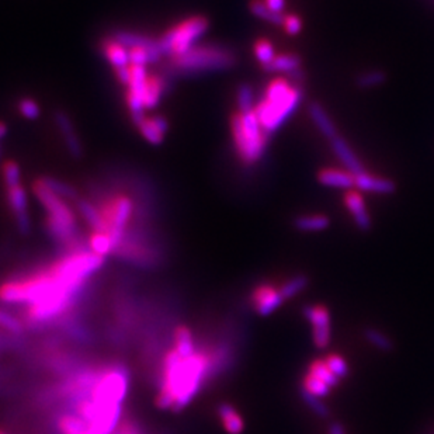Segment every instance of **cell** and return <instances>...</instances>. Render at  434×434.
<instances>
[{"label":"cell","mask_w":434,"mask_h":434,"mask_svg":"<svg viewBox=\"0 0 434 434\" xmlns=\"http://www.w3.org/2000/svg\"><path fill=\"white\" fill-rule=\"evenodd\" d=\"M308 113L311 120L314 121V124L325 138L332 141L334 138L338 137V128L321 103L318 101L309 103Z\"/></svg>","instance_id":"5bb4252c"},{"label":"cell","mask_w":434,"mask_h":434,"mask_svg":"<svg viewBox=\"0 0 434 434\" xmlns=\"http://www.w3.org/2000/svg\"><path fill=\"white\" fill-rule=\"evenodd\" d=\"M344 204L350 211L357 228L363 232H368L373 224L363 195L356 190H348L344 195Z\"/></svg>","instance_id":"30bf717a"},{"label":"cell","mask_w":434,"mask_h":434,"mask_svg":"<svg viewBox=\"0 0 434 434\" xmlns=\"http://www.w3.org/2000/svg\"><path fill=\"white\" fill-rule=\"evenodd\" d=\"M113 40H115L120 46L125 47L127 49L137 48L143 47L148 49H159L157 40H153L150 37H145L141 34L135 33H128V31H120L113 36Z\"/></svg>","instance_id":"44dd1931"},{"label":"cell","mask_w":434,"mask_h":434,"mask_svg":"<svg viewBox=\"0 0 434 434\" xmlns=\"http://www.w3.org/2000/svg\"><path fill=\"white\" fill-rule=\"evenodd\" d=\"M227 358L222 347L215 350L197 348L192 356L182 357L173 347L160 361L156 405L175 412L186 408L201 391L202 384L219 371Z\"/></svg>","instance_id":"6da1fadb"},{"label":"cell","mask_w":434,"mask_h":434,"mask_svg":"<svg viewBox=\"0 0 434 434\" xmlns=\"http://www.w3.org/2000/svg\"><path fill=\"white\" fill-rule=\"evenodd\" d=\"M249 9H250V13L260 19V20H264V21H269L270 24H274V26H283L284 24V19L286 16L281 14V13H274L272 11L266 4L264 1L262 0H252L249 3Z\"/></svg>","instance_id":"cb8c5ba5"},{"label":"cell","mask_w":434,"mask_h":434,"mask_svg":"<svg viewBox=\"0 0 434 434\" xmlns=\"http://www.w3.org/2000/svg\"><path fill=\"white\" fill-rule=\"evenodd\" d=\"M325 363H326L328 368L334 373V376L338 377L339 380L348 376V366H347V363L344 361V358H341L340 356L332 354V356H329V357L326 358Z\"/></svg>","instance_id":"74e56055"},{"label":"cell","mask_w":434,"mask_h":434,"mask_svg":"<svg viewBox=\"0 0 434 434\" xmlns=\"http://www.w3.org/2000/svg\"><path fill=\"white\" fill-rule=\"evenodd\" d=\"M7 134V127H6V124L4 123H1L0 121V140L4 137Z\"/></svg>","instance_id":"bcb514c9"},{"label":"cell","mask_w":434,"mask_h":434,"mask_svg":"<svg viewBox=\"0 0 434 434\" xmlns=\"http://www.w3.org/2000/svg\"><path fill=\"white\" fill-rule=\"evenodd\" d=\"M304 389H306L308 392L314 393L315 396L318 398H322V396H328L331 393V386H326L324 381L318 380L316 377L308 374L305 377V381H304Z\"/></svg>","instance_id":"8d00e7d4"},{"label":"cell","mask_w":434,"mask_h":434,"mask_svg":"<svg viewBox=\"0 0 434 434\" xmlns=\"http://www.w3.org/2000/svg\"><path fill=\"white\" fill-rule=\"evenodd\" d=\"M0 434H6V433H4V432H3V430H0Z\"/></svg>","instance_id":"7dc6e473"},{"label":"cell","mask_w":434,"mask_h":434,"mask_svg":"<svg viewBox=\"0 0 434 434\" xmlns=\"http://www.w3.org/2000/svg\"><path fill=\"white\" fill-rule=\"evenodd\" d=\"M33 190L48 214L46 228L49 237L62 244L66 252L88 249L79 238L76 217L71 207L61 197L52 193L43 179L36 180Z\"/></svg>","instance_id":"7a4b0ae2"},{"label":"cell","mask_w":434,"mask_h":434,"mask_svg":"<svg viewBox=\"0 0 434 434\" xmlns=\"http://www.w3.org/2000/svg\"><path fill=\"white\" fill-rule=\"evenodd\" d=\"M173 348L182 356L189 357L197 350L193 332L186 325H177L173 331Z\"/></svg>","instance_id":"e0dca14e"},{"label":"cell","mask_w":434,"mask_h":434,"mask_svg":"<svg viewBox=\"0 0 434 434\" xmlns=\"http://www.w3.org/2000/svg\"><path fill=\"white\" fill-rule=\"evenodd\" d=\"M218 418L224 426V429L229 434H242L244 429V423L241 415L231 403H221L217 409Z\"/></svg>","instance_id":"d6986e66"},{"label":"cell","mask_w":434,"mask_h":434,"mask_svg":"<svg viewBox=\"0 0 434 434\" xmlns=\"http://www.w3.org/2000/svg\"><path fill=\"white\" fill-rule=\"evenodd\" d=\"M254 55H256V59L260 62V65H267L270 63L277 55L274 52V47L273 44L269 41V40H257L254 43Z\"/></svg>","instance_id":"836d02e7"},{"label":"cell","mask_w":434,"mask_h":434,"mask_svg":"<svg viewBox=\"0 0 434 434\" xmlns=\"http://www.w3.org/2000/svg\"><path fill=\"white\" fill-rule=\"evenodd\" d=\"M264 4L274 13H281L286 9V0H264Z\"/></svg>","instance_id":"b9f144b4"},{"label":"cell","mask_w":434,"mask_h":434,"mask_svg":"<svg viewBox=\"0 0 434 434\" xmlns=\"http://www.w3.org/2000/svg\"><path fill=\"white\" fill-rule=\"evenodd\" d=\"M283 302L284 298L281 292L269 286H260L252 292L253 308L260 316L272 315L277 308L281 306Z\"/></svg>","instance_id":"9c48e42d"},{"label":"cell","mask_w":434,"mask_h":434,"mask_svg":"<svg viewBox=\"0 0 434 434\" xmlns=\"http://www.w3.org/2000/svg\"><path fill=\"white\" fill-rule=\"evenodd\" d=\"M302 98L301 86H291L289 79H274L254 108L263 130L267 134L277 131L295 113Z\"/></svg>","instance_id":"3957f363"},{"label":"cell","mask_w":434,"mask_h":434,"mask_svg":"<svg viewBox=\"0 0 434 434\" xmlns=\"http://www.w3.org/2000/svg\"><path fill=\"white\" fill-rule=\"evenodd\" d=\"M331 146L334 153L338 156L340 163L346 167V172L351 173L354 177L358 175L366 173V169L363 166V163L360 162V159L356 156L354 150L350 148V145L347 144L341 137H336L331 141Z\"/></svg>","instance_id":"7c38bea8"},{"label":"cell","mask_w":434,"mask_h":434,"mask_svg":"<svg viewBox=\"0 0 434 434\" xmlns=\"http://www.w3.org/2000/svg\"><path fill=\"white\" fill-rule=\"evenodd\" d=\"M138 130L149 144L160 145L165 140V134L159 130L153 117L152 118H145L144 121L138 125Z\"/></svg>","instance_id":"83f0119b"},{"label":"cell","mask_w":434,"mask_h":434,"mask_svg":"<svg viewBox=\"0 0 434 434\" xmlns=\"http://www.w3.org/2000/svg\"><path fill=\"white\" fill-rule=\"evenodd\" d=\"M19 110L20 113L27 118V120H36L40 115V107L33 98H23L19 103Z\"/></svg>","instance_id":"f35d334b"},{"label":"cell","mask_w":434,"mask_h":434,"mask_svg":"<svg viewBox=\"0 0 434 434\" xmlns=\"http://www.w3.org/2000/svg\"><path fill=\"white\" fill-rule=\"evenodd\" d=\"M0 328L13 335H21L24 331V325L21 319L10 315L7 311L0 308Z\"/></svg>","instance_id":"e575fe53"},{"label":"cell","mask_w":434,"mask_h":434,"mask_svg":"<svg viewBox=\"0 0 434 434\" xmlns=\"http://www.w3.org/2000/svg\"><path fill=\"white\" fill-rule=\"evenodd\" d=\"M89 249L104 257L114 252V246L110 237L107 234H98V232H93L92 237L89 238Z\"/></svg>","instance_id":"f546056e"},{"label":"cell","mask_w":434,"mask_h":434,"mask_svg":"<svg viewBox=\"0 0 434 434\" xmlns=\"http://www.w3.org/2000/svg\"><path fill=\"white\" fill-rule=\"evenodd\" d=\"M232 137L235 143V149L244 165H253L262 159L264 155L269 135L254 111L250 113H237L231 117Z\"/></svg>","instance_id":"5b68a950"},{"label":"cell","mask_w":434,"mask_h":434,"mask_svg":"<svg viewBox=\"0 0 434 434\" xmlns=\"http://www.w3.org/2000/svg\"><path fill=\"white\" fill-rule=\"evenodd\" d=\"M210 29V21L204 16H194L176 24L165 36L157 40L162 55H169L170 58L186 53L193 48L195 43L207 33Z\"/></svg>","instance_id":"8992f818"},{"label":"cell","mask_w":434,"mask_h":434,"mask_svg":"<svg viewBox=\"0 0 434 434\" xmlns=\"http://www.w3.org/2000/svg\"><path fill=\"white\" fill-rule=\"evenodd\" d=\"M364 336L367 339L368 343H371L377 350L389 353L393 348V341L386 336L384 332L374 329V328H368L364 331Z\"/></svg>","instance_id":"f1b7e54d"},{"label":"cell","mask_w":434,"mask_h":434,"mask_svg":"<svg viewBox=\"0 0 434 434\" xmlns=\"http://www.w3.org/2000/svg\"><path fill=\"white\" fill-rule=\"evenodd\" d=\"M53 118H55V123H56V127H58L59 133L62 134V138L66 144L69 153L75 159L82 157V155H83L82 143H81L78 134L75 133V128H73V124H72V120L69 118V115L63 111H56Z\"/></svg>","instance_id":"8fae6325"},{"label":"cell","mask_w":434,"mask_h":434,"mask_svg":"<svg viewBox=\"0 0 434 434\" xmlns=\"http://www.w3.org/2000/svg\"><path fill=\"white\" fill-rule=\"evenodd\" d=\"M302 59L296 53H284V55H277L270 63L263 65L262 69L267 73H286L289 75L294 69L301 68Z\"/></svg>","instance_id":"ffe728a7"},{"label":"cell","mask_w":434,"mask_h":434,"mask_svg":"<svg viewBox=\"0 0 434 434\" xmlns=\"http://www.w3.org/2000/svg\"><path fill=\"white\" fill-rule=\"evenodd\" d=\"M386 78L388 76H386L384 71H380V69L368 71V72H364V73H361L356 78V86L358 89H363V91L378 88V86L386 83Z\"/></svg>","instance_id":"d4e9b609"},{"label":"cell","mask_w":434,"mask_h":434,"mask_svg":"<svg viewBox=\"0 0 434 434\" xmlns=\"http://www.w3.org/2000/svg\"><path fill=\"white\" fill-rule=\"evenodd\" d=\"M292 225L301 232H321L329 228L331 219L326 215H299Z\"/></svg>","instance_id":"603a6c76"},{"label":"cell","mask_w":434,"mask_h":434,"mask_svg":"<svg viewBox=\"0 0 434 434\" xmlns=\"http://www.w3.org/2000/svg\"><path fill=\"white\" fill-rule=\"evenodd\" d=\"M329 434H346L344 428L340 423H332L329 428Z\"/></svg>","instance_id":"f6af8a7d"},{"label":"cell","mask_w":434,"mask_h":434,"mask_svg":"<svg viewBox=\"0 0 434 434\" xmlns=\"http://www.w3.org/2000/svg\"><path fill=\"white\" fill-rule=\"evenodd\" d=\"M301 398L302 401L305 402V405L315 413L318 415L319 418H328L329 416V408L321 401V398L315 396L314 393L308 392L306 389L302 388L301 391Z\"/></svg>","instance_id":"d6a6232c"},{"label":"cell","mask_w":434,"mask_h":434,"mask_svg":"<svg viewBox=\"0 0 434 434\" xmlns=\"http://www.w3.org/2000/svg\"><path fill=\"white\" fill-rule=\"evenodd\" d=\"M7 201L11 208V212L14 215L19 231L23 235H29L31 231V222H30V215H29L27 193H26L24 187L20 185V186L7 189Z\"/></svg>","instance_id":"ba28073f"},{"label":"cell","mask_w":434,"mask_h":434,"mask_svg":"<svg viewBox=\"0 0 434 434\" xmlns=\"http://www.w3.org/2000/svg\"><path fill=\"white\" fill-rule=\"evenodd\" d=\"M101 51L105 56V59L115 68H123V66H130V52L128 49L123 46H120L115 40L107 38L101 44Z\"/></svg>","instance_id":"ac0fdd59"},{"label":"cell","mask_w":434,"mask_h":434,"mask_svg":"<svg viewBox=\"0 0 434 434\" xmlns=\"http://www.w3.org/2000/svg\"><path fill=\"white\" fill-rule=\"evenodd\" d=\"M3 179H4V185L7 189L20 186V179H21L20 166L11 160L6 162L3 165Z\"/></svg>","instance_id":"d590c367"},{"label":"cell","mask_w":434,"mask_h":434,"mask_svg":"<svg viewBox=\"0 0 434 434\" xmlns=\"http://www.w3.org/2000/svg\"><path fill=\"white\" fill-rule=\"evenodd\" d=\"M76 205H78V210H79L82 218L91 225V228L93 229V232L107 234V235H108L107 224H105V221H104V218H103L100 210L97 208L95 204H92V202L88 201V200L78 198Z\"/></svg>","instance_id":"2e32d148"},{"label":"cell","mask_w":434,"mask_h":434,"mask_svg":"<svg viewBox=\"0 0 434 434\" xmlns=\"http://www.w3.org/2000/svg\"><path fill=\"white\" fill-rule=\"evenodd\" d=\"M318 182L322 186L334 187V189H343V190H351L356 186V177L343 170L336 169H324L318 173Z\"/></svg>","instance_id":"9a60e30c"},{"label":"cell","mask_w":434,"mask_h":434,"mask_svg":"<svg viewBox=\"0 0 434 434\" xmlns=\"http://www.w3.org/2000/svg\"><path fill=\"white\" fill-rule=\"evenodd\" d=\"M360 192L376 194H393L396 192V185L391 179L378 177L374 175H368L367 172L356 176V186Z\"/></svg>","instance_id":"4fadbf2b"},{"label":"cell","mask_w":434,"mask_h":434,"mask_svg":"<svg viewBox=\"0 0 434 434\" xmlns=\"http://www.w3.org/2000/svg\"><path fill=\"white\" fill-rule=\"evenodd\" d=\"M238 58L232 49L222 46H194L186 53L170 58L172 69L182 75L219 72L234 68Z\"/></svg>","instance_id":"277c9868"},{"label":"cell","mask_w":434,"mask_h":434,"mask_svg":"<svg viewBox=\"0 0 434 434\" xmlns=\"http://www.w3.org/2000/svg\"><path fill=\"white\" fill-rule=\"evenodd\" d=\"M153 120H155L156 125L159 127V130H160L163 134H166V133H167V130H169L167 120H166L165 117H162V115H156V117H153Z\"/></svg>","instance_id":"ee69618b"},{"label":"cell","mask_w":434,"mask_h":434,"mask_svg":"<svg viewBox=\"0 0 434 434\" xmlns=\"http://www.w3.org/2000/svg\"><path fill=\"white\" fill-rule=\"evenodd\" d=\"M309 374L316 377L318 380L324 381L326 386L334 388L339 384V378L336 376H334V373L328 368L326 363L322 360H316L309 366Z\"/></svg>","instance_id":"4316f807"},{"label":"cell","mask_w":434,"mask_h":434,"mask_svg":"<svg viewBox=\"0 0 434 434\" xmlns=\"http://www.w3.org/2000/svg\"><path fill=\"white\" fill-rule=\"evenodd\" d=\"M115 75H117V79L120 81V83L128 86L130 81H131V66H123V68L115 69Z\"/></svg>","instance_id":"60d3db41"},{"label":"cell","mask_w":434,"mask_h":434,"mask_svg":"<svg viewBox=\"0 0 434 434\" xmlns=\"http://www.w3.org/2000/svg\"><path fill=\"white\" fill-rule=\"evenodd\" d=\"M283 26H284V29H286V31L289 33V36H298L302 30L301 19L298 16H294V14L286 16Z\"/></svg>","instance_id":"ab89813d"},{"label":"cell","mask_w":434,"mask_h":434,"mask_svg":"<svg viewBox=\"0 0 434 434\" xmlns=\"http://www.w3.org/2000/svg\"><path fill=\"white\" fill-rule=\"evenodd\" d=\"M287 76H289V81H292V82H295V83H299V82L305 81V72H304L302 68L294 69L292 72H289Z\"/></svg>","instance_id":"7bdbcfd3"},{"label":"cell","mask_w":434,"mask_h":434,"mask_svg":"<svg viewBox=\"0 0 434 434\" xmlns=\"http://www.w3.org/2000/svg\"><path fill=\"white\" fill-rule=\"evenodd\" d=\"M304 316L312 325L314 343L318 348H325L331 343V316L329 311L324 306L305 305L302 308Z\"/></svg>","instance_id":"52a82bcc"},{"label":"cell","mask_w":434,"mask_h":434,"mask_svg":"<svg viewBox=\"0 0 434 434\" xmlns=\"http://www.w3.org/2000/svg\"><path fill=\"white\" fill-rule=\"evenodd\" d=\"M237 100H238L239 113H242V114L254 111V108H256V104H254V93H253V89H252L250 85L242 83L241 86L238 88Z\"/></svg>","instance_id":"1f68e13d"},{"label":"cell","mask_w":434,"mask_h":434,"mask_svg":"<svg viewBox=\"0 0 434 434\" xmlns=\"http://www.w3.org/2000/svg\"><path fill=\"white\" fill-rule=\"evenodd\" d=\"M43 182L46 183V186L53 194H56L58 197H61L62 200H71V201H78V192L75 190V187H72L71 185H66L61 180L52 179V177H44Z\"/></svg>","instance_id":"484cf974"},{"label":"cell","mask_w":434,"mask_h":434,"mask_svg":"<svg viewBox=\"0 0 434 434\" xmlns=\"http://www.w3.org/2000/svg\"><path fill=\"white\" fill-rule=\"evenodd\" d=\"M166 86L167 83L165 78H159V76L148 78L144 92V105L146 110H152L159 104L160 97L166 91Z\"/></svg>","instance_id":"7402d4cb"},{"label":"cell","mask_w":434,"mask_h":434,"mask_svg":"<svg viewBox=\"0 0 434 434\" xmlns=\"http://www.w3.org/2000/svg\"><path fill=\"white\" fill-rule=\"evenodd\" d=\"M308 284H309V279L305 274H299V276L292 277L286 284H283V287L279 291L281 292L284 299H289V298L298 295L301 291L306 289Z\"/></svg>","instance_id":"4dcf8cb0"}]
</instances>
